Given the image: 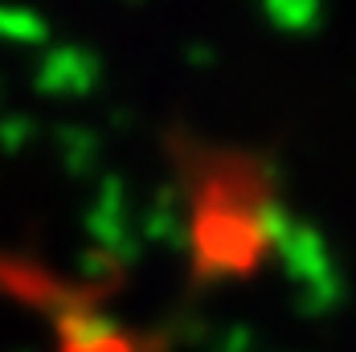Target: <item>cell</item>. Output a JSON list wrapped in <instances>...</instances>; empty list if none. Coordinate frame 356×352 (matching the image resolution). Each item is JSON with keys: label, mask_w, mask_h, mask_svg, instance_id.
<instances>
[{"label": "cell", "mask_w": 356, "mask_h": 352, "mask_svg": "<svg viewBox=\"0 0 356 352\" xmlns=\"http://www.w3.org/2000/svg\"><path fill=\"white\" fill-rule=\"evenodd\" d=\"M58 352H140V344H131L127 336L107 332V328H86L82 319L62 323V349Z\"/></svg>", "instance_id": "cell-1"}]
</instances>
